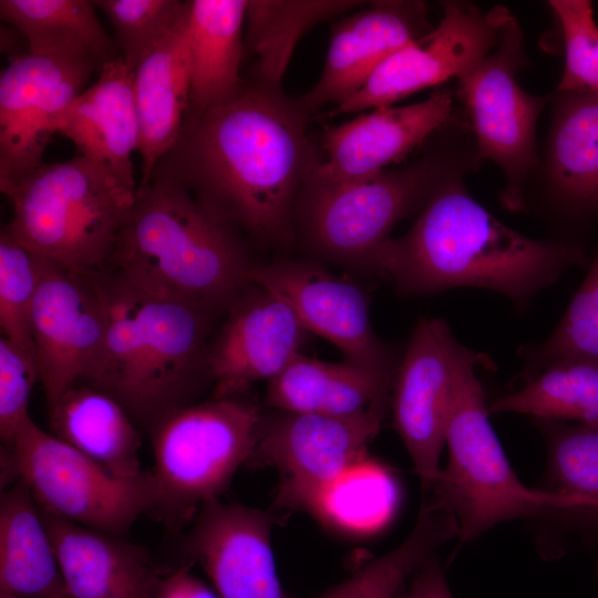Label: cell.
I'll list each match as a JSON object with an SVG mask.
<instances>
[{"label":"cell","mask_w":598,"mask_h":598,"mask_svg":"<svg viewBox=\"0 0 598 598\" xmlns=\"http://www.w3.org/2000/svg\"><path fill=\"white\" fill-rule=\"evenodd\" d=\"M549 166L570 203L598 207V96L558 92L550 136Z\"/></svg>","instance_id":"4dcf8cb0"},{"label":"cell","mask_w":598,"mask_h":598,"mask_svg":"<svg viewBox=\"0 0 598 598\" xmlns=\"http://www.w3.org/2000/svg\"><path fill=\"white\" fill-rule=\"evenodd\" d=\"M439 167L424 161L350 184L310 176L300 204L310 245L331 259L367 266L393 226L423 206L444 181Z\"/></svg>","instance_id":"9c48e42d"},{"label":"cell","mask_w":598,"mask_h":598,"mask_svg":"<svg viewBox=\"0 0 598 598\" xmlns=\"http://www.w3.org/2000/svg\"><path fill=\"white\" fill-rule=\"evenodd\" d=\"M525 353L533 371L559 358H598V254L557 328Z\"/></svg>","instance_id":"8d00e7d4"},{"label":"cell","mask_w":598,"mask_h":598,"mask_svg":"<svg viewBox=\"0 0 598 598\" xmlns=\"http://www.w3.org/2000/svg\"><path fill=\"white\" fill-rule=\"evenodd\" d=\"M455 341L443 320L422 318L393 379L394 426L412 458L424 495L430 494L441 471Z\"/></svg>","instance_id":"2e32d148"},{"label":"cell","mask_w":598,"mask_h":598,"mask_svg":"<svg viewBox=\"0 0 598 598\" xmlns=\"http://www.w3.org/2000/svg\"><path fill=\"white\" fill-rule=\"evenodd\" d=\"M49 131L70 140L76 155L138 187L132 162L140 144L133 72L121 56L101 66L97 79L52 118Z\"/></svg>","instance_id":"44dd1931"},{"label":"cell","mask_w":598,"mask_h":598,"mask_svg":"<svg viewBox=\"0 0 598 598\" xmlns=\"http://www.w3.org/2000/svg\"><path fill=\"white\" fill-rule=\"evenodd\" d=\"M558 508L598 512V424L559 429L550 445Z\"/></svg>","instance_id":"e575fe53"},{"label":"cell","mask_w":598,"mask_h":598,"mask_svg":"<svg viewBox=\"0 0 598 598\" xmlns=\"http://www.w3.org/2000/svg\"><path fill=\"white\" fill-rule=\"evenodd\" d=\"M0 595L66 598L51 535L32 493L19 480L0 499Z\"/></svg>","instance_id":"4316f807"},{"label":"cell","mask_w":598,"mask_h":598,"mask_svg":"<svg viewBox=\"0 0 598 598\" xmlns=\"http://www.w3.org/2000/svg\"><path fill=\"white\" fill-rule=\"evenodd\" d=\"M393 379L348 361L323 362L298 353L268 381L265 403L276 411L354 415L388 405Z\"/></svg>","instance_id":"d4e9b609"},{"label":"cell","mask_w":598,"mask_h":598,"mask_svg":"<svg viewBox=\"0 0 598 598\" xmlns=\"http://www.w3.org/2000/svg\"><path fill=\"white\" fill-rule=\"evenodd\" d=\"M12 208L6 227L24 247L69 271L90 274L110 262L137 186L75 155L43 163L0 186Z\"/></svg>","instance_id":"5b68a950"},{"label":"cell","mask_w":598,"mask_h":598,"mask_svg":"<svg viewBox=\"0 0 598 598\" xmlns=\"http://www.w3.org/2000/svg\"><path fill=\"white\" fill-rule=\"evenodd\" d=\"M549 7L561 29L565 68L557 92L598 96V25L588 0H553Z\"/></svg>","instance_id":"74e56055"},{"label":"cell","mask_w":598,"mask_h":598,"mask_svg":"<svg viewBox=\"0 0 598 598\" xmlns=\"http://www.w3.org/2000/svg\"><path fill=\"white\" fill-rule=\"evenodd\" d=\"M385 408L346 416L276 410L261 414L249 462L279 472V507L305 511L319 491L368 455Z\"/></svg>","instance_id":"8fae6325"},{"label":"cell","mask_w":598,"mask_h":598,"mask_svg":"<svg viewBox=\"0 0 598 598\" xmlns=\"http://www.w3.org/2000/svg\"><path fill=\"white\" fill-rule=\"evenodd\" d=\"M307 115L278 86L243 87L187 123L154 171L183 184L231 227L286 240L298 190L320 164L306 133Z\"/></svg>","instance_id":"6da1fadb"},{"label":"cell","mask_w":598,"mask_h":598,"mask_svg":"<svg viewBox=\"0 0 598 598\" xmlns=\"http://www.w3.org/2000/svg\"><path fill=\"white\" fill-rule=\"evenodd\" d=\"M248 283L285 301L307 331L333 343L346 361L394 378L391 354L372 328L365 296L351 281L312 261L280 259L252 266Z\"/></svg>","instance_id":"9a60e30c"},{"label":"cell","mask_w":598,"mask_h":598,"mask_svg":"<svg viewBox=\"0 0 598 598\" xmlns=\"http://www.w3.org/2000/svg\"><path fill=\"white\" fill-rule=\"evenodd\" d=\"M361 3L350 0L247 1V42L257 55L256 69L261 83L278 86L299 39L318 22Z\"/></svg>","instance_id":"d6a6232c"},{"label":"cell","mask_w":598,"mask_h":598,"mask_svg":"<svg viewBox=\"0 0 598 598\" xmlns=\"http://www.w3.org/2000/svg\"><path fill=\"white\" fill-rule=\"evenodd\" d=\"M425 4L420 1H375L346 17L332 30L322 73L299 103L309 112L336 106L358 92L393 53L424 38Z\"/></svg>","instance_id":"ffe728a7"},{"label":"cell","mask_w":598,"mask_h":598,"mask_svg":"<svg viewBox=\"0 0 598 598\" xmlns=\"http://www.w3.org/2000/svg\"><path fill=\"white\" fill-rule=\"evenodd\" d=\"M40 381L35 358L7 338L0 339V435L9 443L30 417L29 401Z\"/></svg>","instance_id":"f35d334b"},{"label":"cell","mask_w":598,"mask_h":598,"mask_svg":"<svg viewBox=\"0 0 598 598\" xmlns=\"http://www.w3.org/2000/svg\"><path fill=\"white\" fill-rule=\"evenodd\" d=\"M399 501L395 476L367 455L319 491L305 511L332 530L365 536L389 524Z\"/></svg>","instance_id":"f1b7e54d"},{"label":"cell","mask_w":598,"mask_h":598,"mask_svg":"<svg viewBox=\"0 0 598 598\" xmlns=\"http://www.w3.org/2000/svg\"><path fill=\"white\" fill-rule=\"evenodd\" d=\"M101 66L89 58L29 51L10 59L0 74V186L44 163L52 118Z\"/></svg>","instance_id":"5bb4252c"},{"label":"cell","mask_w":598,"mask_h":598,"mask_svg":"<svg viewBox=\"0 0 598 598\" xmlns=\"http://www.w3.org/2000/svg\"><path fill=\"white\" fill-rule=\"evenodd\" d=\"M190 50L188 1L166 37L133 71V93L140 126L138 187L148 184L161 159L179 141L189 104Z\"/></svg>","instance_id":"603a6c76"},{"label":"cell","mask_w":598,"mask_h":598,"mask_svg":"<svg viewBox=\"0 0 598 598\" xmlns=\"http://www.w3.org/2000/svg\"><path fill=\"white\" fill-rule=\"evenodd\" d=\"M95 274L107 328L89 383L150 427L165 413L189 405L204 380H212L207 337L213 315L148 296L117 274Z\"/></svg>","instance_id":"277c9868"},{"label":"cell","mask_w":598,"mask_h":598,"mask_svg":"<svg viewBox=\"0 0 598 598\" xmlns=\"http://www.w3.org/2000/svg\"><path fill=\"white\" fill-rule=\"evenodd\" d=\"M94 8L87 0H1L0 17L20 32L30 53L83 56L103 65L118 56Z\"/></svg>","instance_id":"83f0119b"},{"label":"cell","mask_w":598,"mask_h":598,"mask_svg":"<svg viewBox=\"0 0 598 598\" xmlns=\"http://www.w3.org/2000/svg\"><path fill=\"white\" fill-rule=\"evenodd\" d=\"M66 598H155L165 569L144 547L41 511Z\"/></svg>","instance_id":"7402d4cb"},{"label":"cell","mask_w":598,"mask_h":598,"mask_svg":"<svg viewBox=\"0 0 598 598\" xmlns=\"http://www.w3.org/2000/svg\"><path fill=\"white\" fill-rule=\"evenodd\" d=\"M2 481L23 482L39 508L71 523L122 535L144 513L153 512L152 472L113 475L28 417L2 450Z\"/></svg>","instance_id":"ba28073f"},{"label":"cell","mask_w":598,"mask_h":598,"mask_svg":"<svg viewBox=\"0 0 598 598\" xmlns=\"http://www.w3.org/2000/svg\"><path fill=\"white\" fill-rule=\"evenodd\" d=\"M111 21L121 58L130 71L166 37L185 2L178 0H95Z\"/></svg>","instance_id":"d590c367"},{"label":"cell","mask_w":598,"mask_h":598,"mask_svg":"<svg viewBox=\"0 0 598 598\" xmlns=\"http://www.w3.org/2000/svg\"><path fill=\"white\" fill-rule=\"evenodd\" d=\"M487 410L598 424V358L553 360L534 370L520 389L493 401Z\"/></svg>","instance_id":"f546056e"},{"label":"cell","mask_w":598,"mask_h":598,"mask_svg":"<svg viewBox=\"0 0 598 598\" xmlns=\"http://www.w3.org/2000/svg\"><path fill=\"white\" fill-rule=\"evenodd\" d=\"M247 0L188 1L190 93L184 126L236 97Z\"/></svg>","instance_id":"cb8c5ba5"},{"label":"cell","mask_w":598,"mask_h":598,"mask_svg":"<svg viewBox=\"0 0 598 598\" xmlns=\"http://www.w3.org/2000/svg\"><path fill=\"white\" fill-rule=\"evenodd\" d=\"M0 598H20V597L8 596V595H0Z\"/></svg>","instance_id":"b9f144b4"},{"label":"cell","mask_w":598,"mask_h":598,"mask_svg":"<svg viewBox=\"0 0 598 598\" xmlns=\"http://www.w3.org/2000/svg\"><path fill=\"white\" fill-rule=\"evenodd\" d=\"M396 598H453L435 556L414 573L409 587L402 588Z\"/></svg>","instance_id":"60d3db41"},{"label":"cell","mask_w":598,"mask_h":598,"mask_svg":"<svg viewBox=\"0 0 598 598\" xmlns=\"http://www.w3.org/2000/svg\"><path fill=\"white\" fill-rule=\"evenodd\" d=\"M511 17L502 7L485 13L470 3L443 2L439 24L388 58L330 116L392 106L417 91L460 79L496 45Z\"/></svg>","instance_id":"7c38bea8"},{"label":"cell","mask_w":598,"mask_h":598,"mask_svg":"<svg viewBox=\"0 0 598 598\" xmlns=\"http://www.w3.org/2000/svg\"><path fill=\"white\" fill-rule=\"evenodd\" d=\"M261 412L241 395L174 409L148 429L156 503L153 509L178 528L218 501L237 470L249 462Z\"/></svg>","instance_id":"52a82bcc"},{"label":"cell","mask_w":598,"mask_h":598,"mask_svg":"<svg viewBox=\"0 0 598 598\" xmlns=\"http://www.w3.org/2000/svg\"><path fill=\"white\" fill-rule=\"evenodd\" d=\"M49 409L51 434L118 477L141 471L142 439L127 411L92 385H74Z\"/></svg>","instance_id":"484cf974"},{"label":"cell","mask_w":598,"mask_h":598,"mask_svg":"<svg viewBox=\"0 0 598 598\" xmlns=\"http://www.w3.org/2000/svg\"><path fill=\"white\" fill-rule=\"evenodd\" d=\"M110 262L137 290L210 315L230 308L252 267L234 227L158 171L137 187Z\"/></svg>","instance_id":"3957f363"},{"label":"cell","mask_w":598,"mask_h":598,"mask_svg":"<svg viewBox=\"0 0 598 598\" xmlns=\"http://www.w3.org/2000/svg\"><path fill=\"white\" fill-rule=\"evenodd\" d=\"M522 53V32L512 16L491 52L457 79L478 154L503 171V200L512 209L522 206L523 182L536 162V122L546 100L518 85Z\"/></svg>","instance_id":"30bf717a"},{"label":"cell","mask_w":598,"mask_h":598,"mask_svg":"<svg viewBox=\"0 0 598 598\" xmlns=\"http://www.w3.org/2000/svg\"><path fill=\"white\" fill-rule=\"evenodd\" d=\"M268 512L215 501L195 516L186 540L219 598H295L278 578Z\"/></svg>","instance_id":"e0dca14e"},{"label":"cell","mask_w":598,"mask_h":598,"mask_svg":"<svg viewBox=\"0 0 598 598\" xmlns=\"http://www.w3.org/2000/svg\"><path fill=\"white\" fill-rule=\"evenodd\" d=\"M453 110L451 93L439 90L419 103L372 109L331 126L322 136L327 158L311 176L330 184L371 178L446 125Z\"/></svg>","instance_id":"d6986e66"},{"label":"cell","mask_w":598,"mask_h":598,"mask_svg":"<svg viewBox=\"0 0 598 598\" xmlns=\"http://www.w3.org/2000/svg\"><path fill=\"white\" fill-rule=\"evenodd\" d=\"M43 258L3 227L0 233V328L7 338L35 358L32 309Z\"/></svg>","instance_id":"836d02e7"},{"label":"cell","mask_w":598,"mask_h":598,"mask_svg":"<svg viewBox=\"0 0 598 598\" xmlns=\"http://www.w3.org/2000/svg\"><path fill=\"white\" fill-rule=\"evenodd\" d=\"M190 563L166 568L156 589L155 598H219L202 579L190 571Z\"/></svg>","instance_id":"ab89813d"},{"label":"cell","mask_w":598,"mask_h":598,"mask_svg":"<svg viewBox=\"0 0 598 598\" xmlns=\"http://www.w3.org/2000/svg\"><path fill=\"white\" fill-rule=\"evenodd\" d=\"M478 361V354L455 341L445 427L448 460L427 498L454 516L463 542L501 522L558 508V499L550 491L526 487L512 470L488 421L475 372Z\"/></svg>","instance_id":"8992f818"},{"label":"cell","mask_w":598,"mask_h":598,"mask_svg":"<svg viewBox=\"0 0 598 598\" xmlns=\"http://www.w3.org/2000/svg\"><path fill=\"white\" fill-rule=\"evenodd\" d=\"M585 261L584 249L575 244L528 238L505 226L460 181L448 178L434 189L409 231L380 245L367 267L403 295L477 287L523 305Z\"/></svg>","instance_id":"7a4b0ae2"},{"label":"cell","mask_w":598,"mask_h":598,"mask_svg":"<svg viewBox=\"0 0 598 598\" xmlns=\"http://www.w3.org/2000/svg\"><path fill=\"white\" fill-rule=\"evenodd\" d=\"M250 289L230 306L209 347L215 398L243 395L254 383L275 378L300 353L307 330L293 310L260 286Z\"/></svg>","instance_id":"ac0fdd59"},{"label":"cell","mask_w":598,"mask_h":598,"mask_svg":"<svg viewBox=\"0 0 598 598\" xmlns=\"http://www.w3.org/2000/svg\"><path fill=\"white\" fill-rule=\"evenodd\" d=\"M455 535L454 516L426 499L411 534L398 547L360 567L317 598H396L406 579Z\"/></svg>","instance_id":"1f68e13d"},{"label":"cell","mask_w":598,"mask_h":598,"mask_svg":"<svg viewBox=\"0 0 598 598\" xmlns=\"http://www.w3.org/2000/svg\"><path fill=\"white\" fill-rule=\"evenodd\" d=\"M107 328L95 271L76 274L43 259L32 309L34 354L48 408L89 380L100 362Z\"/></svg>","instance_id":"4fadbf2b"}]
</instances>
